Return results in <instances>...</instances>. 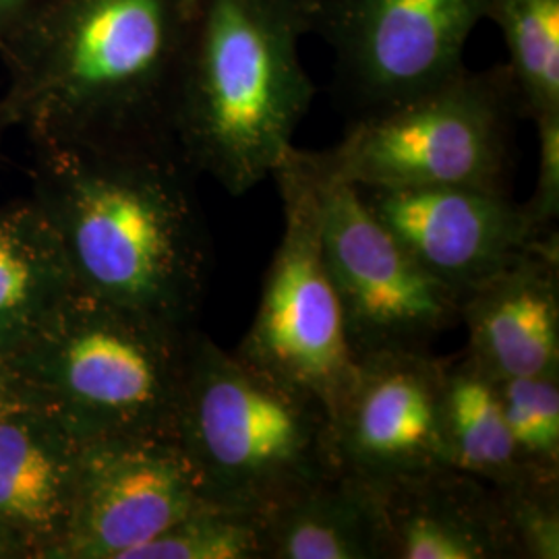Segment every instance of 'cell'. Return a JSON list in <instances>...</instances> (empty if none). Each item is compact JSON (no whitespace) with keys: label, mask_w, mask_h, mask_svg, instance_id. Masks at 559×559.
Wrapping results in <instances>:
<instances>
[{"label":"cell","mask_w":559,"mask_h":559,"mask_svg":"<svg viewBox=\"0 0 559 559\" xmlns=\"http://www.w3.org/2000/svg\"><path fill=\"white\" fill-rule=\"evenodd\" d=\"M195 0H29L0 44V112L32 145H177Z\"/></svg>","instance_id":"obj_1"},{"label":"cell","mask_w":559,"mask_h":559,"mask_svg":"<svg viewBox=\"0 0 559 559\" xmlns=\"http://www.w3.org/2000/svg\"><path fill=\"white\" fill-rule=\"evenodd\" d=\"M32 147L29 198L57 233L73 284L195 328L210 282V240L195 173L179 147Z\"/></svg>","instance_id":"obj_2"},{"label":"cell","mask_w":559,"mask_h":559,"mask_svg":"<svg viewBox=\"0 0 559 559\" xmlns=\"http://www.w3.org/2000/svg\"><path fill=\"white\" fill-rule=\"evenodd\" d=\"M320 0H195L173 108L180 156L239 198L272 177L313 100L300 41Z\"/></svg>","instance_id":"obj_3"},{"label":"cell","mask_w":559,"mask_h":559,"mask_svg":"<svg viewBox=\"0 0 559 559\" xmlns=\"http://www.w3.org/2000/svg\"><path fill=\"white\" fill-rule=\"evenodd\" d=\"M193 334L73 284L0 355L21 399L83 440L175 438Z\"/></svg>","instance_id":"obj_4"},{"label":"cell","mask_w":559,"mask_h":559,"mask_svg":"<svg viewBox=\"0 0 559 559\" xmlns=\"http://www.w3.org/2000/svg\"><path fill=\"white\" fill-rule=\"evenodd\" d=\"M175 440L205 500L258 516L338 471L320 400L198 330Z\"/></svg>","instance_id":"obj_5"},{"label":"cell","mask_w":559,"mask_h":559,"mask_svg":"<svg viewBox=\"0 0 559 559\" xmlns=\"http://www.w3.org/2000/svg\"><path fill=\"white\" fill-rule=\"evenodd\" d=\"M522 115L510 67L462 69L452 80L362 115L323 150L357 187H471L508 193L512 127Z\"/></svg>","instance_id":"obj_6"},{"label":"cell","mask_w":559,"mask_h":559,"mask_svg":"<svg viewBox=\"0 0 559 559\" xmlns=\"http://www.w3.org/2000/svg\"><path fill=\"white\" fill-rule=\"evenodd\" d=\"M272 177L282 198L284 233L263 280L258 313L235 353L316 396L332 420L357 359L323 260L316 152L288 147Z\"/></svg>","instance_id":"obj_7"},{"label":"cell","mask_w":559,"mask_h":559,"mask_svg":"<svg viewBox=\"0 0 559 559\" xmlns=\"http://www.w3.org/2000/svg\"><path fill=\"white\" fill-rule=\"evenodd\" d=\"M316 158L323 260L355 359L431 350L433 340L459 325L462 297L394 239L323 152Z\"/></svg>","instance_id":"obj_8"},{"label":"cell","mask_w":559,"mask_h":559,"mask_svg":"<svg viewBox=\"0 0 559 559\" xmlns=\"http://www.w3.org/2000/svg\"><path fill=\"white\" fill-rule=\"evenodd\" d=\"M493 0H320L313 32L336 55L348 102L371 115L459 75Z\"/></svg>","instance_id":"obj_9"},{"label":"cell","mask_w":559,"mask_h":559,"mask_svg":"<svg viewBox=\"0 0 559 559\" xmlns=\"http://www.w3.org/2000/svg\"><path fill=\"white\" fill-rule=\"evenodd\" d=\"M203 506L212 503L175 438L85 440L59 559H127Z\"/></svg>","instance_id":"obj_10"},{"label":"cell","mask_w":559,"mask_h":559,"mask_svg":"<svg viewBox=\"0 0 559 559\" xmlns=\"http://www.w3.org/2000/svg\"><path fill=\"white\" fill-rule=\"evenodd\" d=\"M441 362L431 350H385L357 359L332 415L338 471L378 483L445 464Z\"/></svg>","instance_id":"obj_11"},{"label":"cell","mask_w":559,"mask_h":559,"mask_svg":"<svg viewBox=\"0 0 559 559\" xmlns=\"http://www.w3.org/2000/svg\"><path fill=\"white\" fill-rule=\"evenodd\" d=\"M373 216L420 265L464 297L558 230L540 233L524 203L471 187H357Z\"/></svg>","instance_id":"obj_12"},{"label":"cell","mask_w":559,"mask_h":559,"mask_svg":"<svg viewBox=\"0 0 559 559\" xmlns=\"http://www.w3.org/2000/svg\"><path fill=\"white\" fill-rule=\"evenodd\" d=\"M369 485L380 559H514L491 485L445 464Z\"/></svg>","instance_id":"obj_13"},{"label":"cell","mask_w":559,"mask_h":559,"mask_svg":"<svg viewBox=\"0 0 559 559\" xmlns=\"http://www.w3.org/2000/svg\"><path fill=\"white\" fill-rule=\"evenodd\" d=\"M466 350L498 378L559 373V239L551 235L460 299Z\"/></svg>","instance_id":"obj_14"},{"label":"cell","mask_w":559,"mask_h":559,"mask_svg":"<svg viewBox=\"0 0 559 559\" xmlns=\"http://www.w3.org/2000/svg\"><path fill=\"white\" fill-rule=\"evenodd\" d=\"M83 438L20 394L0 404V524L32 559H59L67 539Z\"/></svg>","instance_id":"obj_15"},{"label":"cell","mask_w":559,"mask_h":559,"mask_svg":"<svg viewBox=\"0 0 559 559\" xmlns=\"http://www.w3.org/2000/svg\"><path fill=\"white\" fill-rule=\"evenodd\" d=\"M263 559H380L367 480L336 471L261 516Z\"/></svg>","instance_id":"obj_16"},{"label":"cell","mask_w":559,"mask_h":559,"mask_svg":"<svg viewBox=\"0 0 559 559\" xmlns=\"http://www.w3.org/2000/svg\"><path fill=\"white\" fill-rule=\"evenodd\" d=\"M441 436L445 464L493 489L535 475L520 460L506 425L498 376L468 350L441 362Z\"/></svg>","instance_id":"obj_17"},{"label":"cell","mask_w":559,"mask_h":559,"mask_svg":"<svg viewBox=\"0 0 559 559\" xmlns=\"http://www.w3.org/2000/svg\"><path fill=\"white\" fill-rule=\"evenodd\" d=\"M73 286L57 233L32 198L0 207V353Z\"/></svg>","instance_id":"obj_18"},{"label":"cell","mask_w":559,"mask_h":559,"mask_svg":"<svg viewBox=\"0 0 559 559\" xmlns=\"http://www.w3.org/2000/svg\"><path fill=\"white\" fill-rule=\"evenodd\" d=\"M522 117L559 112V0H493Z\"/></svg>","instance_id":"obj_19"},{"label":"cell","mask_w":559,"mask_h":559,"mask_svg":"<svg viewBox=\"0 0 559 559\" xmlns=\"http://www.w3.org/2000/svg\"><path fill=\"white\" fill-rule=\"evenodd\" d=\"M127 559H263L261 516L203 506L133 549Z\"/></svg>","instance_id":"obj_20"},{"label":"cell","mask_w":559,"mask_h":559,"mask_svg":"<svg viewBox=\"0 0 559 559\" xmlns=\"http://www.w3.org/2000/svg\"><path fill=\"white\" fill-rule=\"evenodd\" d=\"M501 408L524 466L559 479V373L498 378Z\"/></svg>","instance_id":"obj_21"},{"label":"cell","mask_w":559,"mask_h":559,"mask_svg":"<svg viewBox=\"0 0 559 559\" xmlns=\"http://www.w3.org/2000/svg\"><path fill=\"white\" fill-rule=\"evenodd\" d=\"M496 491L514 559H558L559 479L526 475Z\"/></svg>","instance_id":"obj_22"},{"label":"cell","mask_w":559,"mask_h":559,"mask_svg":"<svg viewBox=\"0 0 559 559\" xmlns=\"http://www.w3.org/2000/svg\"><path fill=\"white\" fill-rule=\"evenodd\" d=\"M539 141V170L533 198L524 203L540 233L558 230L559 218V112L533 120Z\"/></svg>","instance_id":"obj_23"},{"label":"cell","mask_w":559,"mask_h":559,"mask_svg":"<svg viewBox=\"0 0 559 559\" xmlns=\"http://www.w3.org/2000/svg\"><path fill=\"white\" fill-rule=\"evenodd\" d=\"M0 559H32L25 543L4 524H0Z\"/></svg>","instance_id":"obj_24"},{"label":"cell","mask_w":559,"mask_h":559,"mask_svg":"<svg viewBox=\"0 0 559 559\" xmlns=\"http://www.w3.org/2000/svg\"><path fill=\"white\" fill-rule=\"evenodd\" d=\"M27 2L29 0H0V44L4 41L15 21L20 20Z\"/></svg>","instance_id":"obj_25"},{"label":"cell","mask_w":559,"mask_h":559,"mask_svg":"<svg viewBox=\"0 0 559 559\" xmlns=\"http://www.w3.org/2000/svg\"><path fill=\"white\" fill-rule=\"evenodd\" d=\"M13 396H17V392L13 388V381H11V376L7 371V365H4L2 355H0V404L13 399Z\"/></svg>","instance_id":"obj_26"},{"label":"cell","mask_w":559,"mask_h":559,"mask_svg":"<svg viewBox=\"0 0 559 559\" xmlns=\"http://www.w3.org/2000/svg\"><path fill=\"white\" fill-rule=\"evenodd\" d=\"M7 129H9V127H7V122L2 119V112H0V141H2V135H4Z\"/></svg>","instance_id":"obj_27"}]
</instances>
